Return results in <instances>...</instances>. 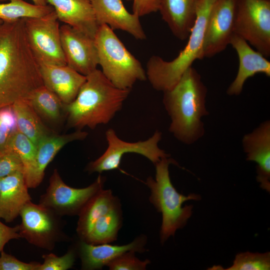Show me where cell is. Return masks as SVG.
<instances>
[{
	"instance_id": "1",
	"label": "cell",
	"mask_w": 270,
	"mask_h": 270,
	"mask_svg": "<svg viewBox=\"0 0 270 270\" xmlns=\"http://www.w3.org/2000/svg\"><path fill=\"white\" fill-rule=\"evenodd\" d=\"M40 64L28 44L24 18L0 24V108L30 101L43 86Z\"/></svg>"
},
{
	"instance_id": "2",
	"label": "cell",
	"mask_w": 270,
	"mask_h": 270,
	"mask_svg": "<svg viewBox=\"0 0 270 270\" xmlns=\"http://www.w3.org/2000/svg\"><path fill=\"white\" fill-rule=\"evenodd\" d=\"M207 92L200 74L191 66L173 88L164 92L163 104L171 120L169 131L183 144H192L204 134L201 119L208 114Z\"/></svg>"
},
{
	"instance_id": "3",
	"label": "cell",
	"mask_w": 270,
	"mask_h": 270,
	"mask_svg": "<svg viewBox=\"0 0 270 270\" xmlns=\"http://www.w3.org/2000/svg\"><path fill=\"white\" fill-rule=\"evenodd\" d=\"M130 92L116 87L96 68L86 76L74 100L64 105L68 126L82 130L108 124L120 110Z\"/></svg>"
},
{
	"instance_id": "4",
	"label": "cell",
	"mask_w": 270,
	"mask_h": 270,
	"mask_svg": "<svg viewBox=\"0 0 270 270\" xmlns=\"http://www.w3.org/2000/svg\"><path fill=\"white\" fill-rule=\"evenodd\" d=\"M178 166L174 159L170 157L162 158L154 164L156 176H149L146 184L150 190L149 200L158 212L162 215V223L160 232V241L164 244L176 231L183 228L192 214L193 206L182 204L190 200H200V195L191 193L185 196L179 193L172 183L169 166Z\"/></svg>"
},
{
	"instance_id": "5",
	"label": "cell",
	"mask_w": 270,
	"mask_h": 270,
	"mask_svg": "<svg viewBox=\"0 0 270 270\" xmlns=\"http://www.w3.org/2000/svg\"><path fill=\"white\" fill-rule=\"evenodd\" d=\"M216 0H202L188 42L175 58L166 61L157 56L149 58L146 74V79L154 88L162 92L170 90L196 60L204 58L203 44L206 26Z\"/></svg>"
},
{
	"instance_id": "6",
	"label": "cell",
	"mask_w": 270,
	"mask_h": 270,
	"mask_svg": "<svg viewBox=\"0 0 270 270\" xmlns=\"http://www.w3.org/2000/svg\"><path fill=\"white\" fill-rule=\"evenodd\" d=\"M94 40L102 72L116 87L131 90L136 82L146 79V71L140 62L127 50L108 26H99Z\"/></svg>"
},
{
	"instance_id": "7",
	"label": "cell",
	"mask_w": 270,
	"mask_h": 270,
	"mask_svg": "<svg viewBox=\"0 0 270 270\" xmlns=\"http://www.w3.org/2000/svg\"><path fill=\"white\" fill-rule=\"evenodd\" d=\"M234 34L270 56V0H238Z\"/></svg>"
},
{
	"instance_id": "8",
	"label": "cell",
	"mask_w": 270,
	"mask_h": 270,
	"mask_svg": "<svg viewBox=\"0 0 270 270\" xmlns=\"http://www.w3.org/2000/svg\"><path fill=\"white\" fill-rule=\"evenodd\" d=\"M24 21L28 44L39 64L66 65L54 10L40 18H24Z\"/></svg>"
},
{
	"instance_id": "9",
	"label": "cell",
	"mask_w": 270,
	"mask_h": 270,
	"mask_svg": "<svg viewBox=\"0 0 270 270\" xmlns=\"http://www.w3.org/2000/svg\"><path fill=\"white\" fill-rule=\"evenodd\" d=\"M20 238L38 248L51 250L56 244L66 238L60 217L43 205L30 201L20 210Z\"/></svg>"
},
{
	"instance_id": "10",
	"label": "cell",
	"mask_w": 270,
	"mask_h": 270,
	"mask_svg": "<svg viewBox=\"0 0 270 270\" xmlns=\"http://www.w3.org/2000/svg\"><path fill=\"white\" fill-rule=\"evenodd\" d=\"M106 180V177L99 175L88 186L72 188L63 181L55 169L46 192L40 196V204L60 216H78L89 200L104 188Z\"/></svg>"
},
{
	"instance_id": "11",
	"label": "cell",
	"mask_w": 270,
	"mask_h": 270,
	"mask_svg": "<svg viewBox=\"0 0 270 270\" xmlns=\"http://www.w3.org/2000/svg\"><path fill=\"white\" fill-rule=\"evenodd\" d=\"M106 136L108 148L100 156L88 164L86 170L90 174L95 172L101 173L118 168L122 156L126 153L141 154L154 164L162 158L170 157L158 146L162 138V133L158 130H156L150 138L146 140L134 142L122 140L112 128L106 130Z\"/></svg>"
},
{
	"instance_id": "12",
	"label": "cell",
	"mask_w": 270,
	"mask_h": 270,
	"mask_svg": "<svg viewBox=\"0 0 270 270\" xmlns=\"http://www.w3.org/2000/svg\"><path fill=\"white\" fill-rule=\"evenodd\" d=\"M238 0H216L207 22L203 56L211 58L224 50L234 34Z\"/></svg>"
},
{
	"instance_id": "13",
	"label": "cell",
	"mask_w": 270,
	"mask_h": 270,
	"mask_svg": "<svg viewBox=\"0 0 270 270\" xmlns=\"http://www.w3.org/2000/svg\"><path fill=\"white\" fill-rule=\"evenodd\" d=\"M60 34L67 66L86 76L97 68L98 58L94 38L66 24L60 26Z\"/></svg>"
},
{
	"instance_id": "14",
	"label": "cell",
	"mask_w": 270,
	"mask_h": 270,
	"mask_svg": "<svg viewBox=\"0 0 270 270\" xmlns=\"http://www.w3.org/2000/svg\"><path fill=\"white\" fill-rule=\"evenodd\" d=\"M242 145L246 160L257 164L256 180L260 187L270 192V121L261 123L252 132L244 135Z\"/></svg>"
},
{
	"instance_id": "15",
	"label": "cell",
	"mask_w": 270,
	"mask_h": 270,
	"mask_svg": "<svg viewBox=\"0 0 270 270\" xmlns=\"http://www.w3.org/2000/svg\"><path fill=\"white\" fill-rule=\"evenodd\" d=\"M230 44L238 54L239 66L236 76L228 86L226 92L229 96H238L242 92L244 85L248 78L258 73L270 76V62L235 34L232 35Z\"/></svg>"
},
{
	"instance_id": "16",
	"label": "cell",
	"mask_w": 270,
	"mask_h": 270,
	"mask_svg": "<svg viewBox=\"0 0 270 270\" xmlns=\"http://www.w3.org/2000/svg\"><path fill=\"white\" fill-rule=\"evenodd\" d=\"M147 237L140 235L131 242L124 245H112L108 244H92L80 240L76 248L84 270H101L104 266L121 254L127 251L144 252Z\"/></svg>"
},
{
	"instance_id": "17",
	"label": "cell",
	"mask_w": 270,
	"mask_h": 270,
	"mask_svg": "<svg viewBox=\"0 0 270 270\" xmlns=\"http://www.w3.org/2000/svg\"><path fill=\"white\" fill-rule=\"evenodd\" d=\"M92 4L99 26L106 24L112 30L125 31L137 40L146 38L140 16L129 12L122 0H92Z\"/></svg>"
},
{
	"instance_id": "18",
	"label": "cell",
	"mask_w": 270,
	"mask_h": 270,
	"mask_svg": "<svg viewBox=\"0 0 270 270\" xmlns=\"http://www.w3.org/2000/svg\"><path fill=\"white\" fill-rule=\"evenodd\" d=\"M40 66L44 85L56 94L64 104L72 102L85 82L86 76L67 65Z\"/></svg>"
},
{
	"instance_id": "19",
	"label": "cell",
	"mask_w": 270,
	"mask_h": 270,
	"mask_svg": "<svg viewBox=\"0 0 270 270\" xmlns=\"http://www.w3.org/2000/svg\"><path fill=\"white\" fill-rule=\"evenodd\" d=\"M59 21L94 38L99 27L92 0H47Z\"/></svg>"
},
{
	"instance_id": "20",
	"label": "cell",
	"mask_w": 270,
	"mask_h": 270,
	"mask_svg": "<svg viewBox=\"0 0 270 270\" xmlns=\"http://www.w3.org/2000/svg\"><path fill=\"white\" fill-rule=\"evenodd\" d=\"M202 0H159L158 10L172 34L180 40L188 37Z\"/></svg>"
},
{
	"instance_id": "21",
	"label": "cell",
	"mask_w": 270,
	"mask_h": 270,
	"mask_svg": "<svg viewBox=\"0 0 270 270\" xmlns=\"http://www.w3.org/2000/svg\"><path fill=\"white\" fill-rule=\"evenodd\" d=\"M88 134L82 130L62 135L54 133L43 138L36 146V162L30 176L26 180L28 188H36L42 182L44 171L58 152L66 144L83 140Z\"/></svg>"
},
{
	"instance_id": "22",
	"label": "cell",
	"mask_w": 270,
	"mask_h": 270,
	"mask_svg": "<svg viewBox=\"0 0 270 270\" xmlns=\"http://www.w3.org/2000/svg\"><path fill=\"white\" fill-rule=\"evenodd\" d=\"M22 172H16L2 178L0 190V219L6 222L20 216L23 206L31 200Z\"/></svg>"
},
{
	"instance_id": "23",
	"label": "cell",
	"mask_w": 270,
	"mask_h": 270,
	"mask_svg": "<svg viewBox=\"0 0 270 270\" xmlns=\"http://www.w3.org/2000/svg\"><path fill=\"white\" fill-rule=\"evenodd\" d=\"M120 200L112 191L104 188L95 194L86 204L80 214L76 232L80 240H84L94 222L100 216L120 208Z\"/></svg>"
},
{
	"instance_id": "24",
	"label": "cell",
	"mask_w": 270,
	"mask_h": 270,
	"mask_svg": "<svg viewBox=\"0 0 270 270\" xmlns=\"http://www.w3.org/2000/svg\"><path fill=\"white\" fill-rule=\"evenodd\" d=\"M12 108L16 116L18 131L27 136L36 146L43 138L55 133L45 126L30 102H17Z\"/></svg>"
},
{
	"instance_id": "25",
	"label": "cell",
	"mask_w": 270,
	"mask_h": 270,
	"mask_svg": "<svg viewBox=\"0 0 270 270\" xmlns=\"http://www.w3.org/2000/svg\"><path fill=\"white\" fill-rule=\"evenodd\" d=\"M30 102L42 119L52 124L60 123L66 117L65 104L44 85L34 91Z\"/></svg>"
},
{
	"instance_id": "26",
	"label": "cell",
	"mask_w": 270,
	"mask_h": 270,
	"mask_svg": "<svg viewBox=\"0 0 270 270\" xmlns=\"http://www.w3.org/2000/svg\"><path fill=\"white\" fill-rule=\"evenodd\" d=\"M122 223V213L120 207L100 217L82 241L92 244L113 242L117 239Z\"/></svg>"
},
{
	"instance_id": "27",
	"label": "cell",
	"mask_w": 270,
	"mask_h": 270,
	"mask_svg": "<svg viewBox=\"0 0 270 270\" xmlns=\"http://www.w3.org/2000/svg\"><path fill=\"white\" fill-rule=\"evenodd\" d=\"M9 2L0 4V20L12 22L21 18H40L54 10L50 5L38 6L24 0H8Z\"/></svg>"
},
{
	"instance_id": "28",
	"label": "cell",
	"mask_w": 270,
	"mask_h": 270,
	"mask_svg": "<svg viewBox=\"0 0 270 270\" xmlns=\"http://www.w3.org/2000/svg\"><path fill=\"white\" fill-rule=\"evenodd\" d=\"M4 148L12 150L19 156L24 166L26 180L30 176L34 166L36 146L18 130L11 136Z\"/></svg>"
},
{
	"instance_id": "29",
	"label": "cell",
	"mask_w": 270,
	"mask_h": 270,
	"mask_svg": "<svg viewBox=\"0 0 270 270\" xmlns=\"http://www.w3.org/2000/svg\"><path fill=\"white\" fill-rule=\"evenodd\" d=\"M225 270H269L270 252L264 253L250 252L236 254L232 264Z\"/></svg>"
},
{
	"instance_id": "30",
	"label": "cell",
	"mask_w": 270,
	"mask_h": 270,
	"mask_svg": "<svg viewBox=\"0 0 270 270\" xmlns=\"http://www.w3.org/2000/svg\"><path fill=\"white\" fill-rule=\"evenodd\" d=\"M78 254L76 246L70 248L64 255L58 256L54 254H44L42 264L36 270H66L72 268Z\"/></svg>"
},
{
	"instance_id": "31",
	"label": "cell",
	"mask_w": 270,
	"mask_h": 270,
	"mask_svg": "<svg viewBox=\"0 0 270 270\" xmlns=\"http://www.w3.org/2000/svg\"><path fill=\"white\" fill-rule=\"evenodd\" d=\"M134 251H127L110 262L106 266L110 270H144L150 261L142 260L135 256Z\"/></svg>"
},
{
	"instance_id": "32",
	"label": "cell",
	"mask_w": 270,
	"mask_h": 270,
	"mask_svg": "<svg viewBox=\"0 0 270 270\" xmlns=\"http://www.w3.org/2000/svg\"><path fill=\"white\" fill-rule=\"evenodd\" d=\"M18 130L12 106L0 108V151L4 149L11 136Z\"/></svg>"
},
{
	"instance_id": "33",
	"label": "cell",
	"mask_w": 270,
	"mask_h": 270,
	"mask_svg": "<svg viewBox=\"0 0 270 270\" xmlns=\"http://www.w3.org/2000/svg\"><path fill=\"white\" fill-rule=\"evenodd\" d=\"M16 172L24 173V166L19 156L10 149L0 151V178Z\"/></svg>"
},
{
	"instance_id": "34",
	"label": "cell",
	"mask_w": 270,
	"mask_h": 270,
	"mask_svg": "<svg viewBox=\"0 0 270 270\" xmlns=\"http://www.w3.org/2000/svg\"><path fill=\"white\" fill-rule=\"evenodd\" d=\"M40 264L22 262L4 250L0 254V270H36Z\"/></svg>"
},
{
	"instance_id": "35",
	"label": "cell",
	"mask_w": 270,
	"mask_h": 270,
	"mask_svg": "<svg viewBox=\"0 0 270 270\" xmlns=\"http://www.w3.org/2000/svg\"><path fill=\"white\" fill-rule=\"evenodd\" d=\"M132 12L140 17L158 10L159 0H132Z\"/></svg>"
},
{
	"instance_id": "36",
	"label": "cell",
	"mask_w": 270,
	"mask_h": 270,
	"mask_svg": "<svg viewBox=\"0 0 270 270\" xmlns=\"http://www.w3.org/2000/svg\"><path fill=\"white\" fill-rule=\"evenodd\" d=\"M20 238L19 234V224L10 227L0 220V254L4 246L10 240Z\"/></svg>"
},
{
	"instance_id": "37",
	"label": "cell",
	"mask_w": 270,
	"mask_h": 270,
	"mask_svg": "<svg viewBox=\"0 0 270 270\" xmlns=\"http://www.w3.org/2000/svg\"><path fill=\"white\" fill-rule=\"evenodd\" d=\"M34 4L38 6H46L48 4L47 0H32Z\"/></svg>"
},
{
	"instance_id": "38",
	"label": "cell",
	"mask_w": 270,
	"mask_h": 270,
	"mask_svg": "<svg viewBox=\"0 0 270 270\" xmlns=\"http://www.w3.org/2000/svg\"><path fill=\"white\" fill-rule=\"evenodd\" d=\"M8 0H0V2H6L8 1Z\"/></svg>"
},
{
	"instance_id": "39",
	"label": "cell",
	"mask_w": 270,
	"mask_h": 270,
	"mask_svg": "<svg viewBox=\"0 0 270 270\" xmlns=\"http://www.w3.org/2000/svg\"><path fill=\"white\" fill-rule=\"evenodd\" d=\"M1 180H2V178H0V188H1Z\"/></svg>"
},
{
	"instance_id": "40",
	"label": "cell",
	"mask_w": 270,
	"mask_h": 270,
	"mask_svg": "<svg viewBox=\"0 0 270 270\" xmlns=\"http://www.w3.org/2000/svg\"><path fill=\"white\" fill-rule=\"evenodd\" d=\"M2 22H3V21L0 20V24H1Z\"/></svg>"
},
{
	"instance_id": "41",
	"label": "cell",
	"mask_w": 270,
	"mask_h": 270,
	"mask_svg": "<svg viewBox=\"0 0 270 270\" xmlns=\"http://www.w3.org/2000/svg\"><path fill=\"white\" fill-rule=\"evenodd\" d=\"M128 0V1H130V0Z\"/></svg>"
}]
</instances>
